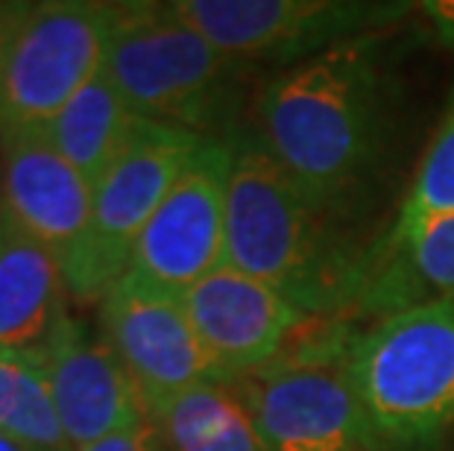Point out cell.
Masks as SVG:
<instances>
[{
    "mask_svg": "<svg viewBox=\"0 0 454 451\" xmlns=\"http://www.w3.org/2000/svg\"><path fill=\"white\" fill-rule=\"evenodd\" d=\"M247 132L317 206L346 217L384 159L390 80L384 33L357 35L261 85Z\"/></svg>",
    "mask_w": 454,
    "mask_h": 451,
    "instance_id": "cell-1",
    "label": "cell"
},
{
    "mask_svg": "<svg viewBox=\"0 0 454 451\" xmlns=\"http://www.w3.org/2000/svg\"><path fill=\"white\" fill-rule=\"evenodd\" d=\"M249 136L235 132L226 206V267L273 287L311 320L352 316L379 261Z\"/></svg>",
    "mask_w": 454,
    "mask_h": 451,
    "instance_id": "cell-2",
    "label": "cell"
},
{
    "mask_svg": "<svg viewBox=\"0 0 454 451\" xmlns=\"http://www.w3.org/2000/svg\"><path fill=\"white\" fill-rule=\"evenodd\" d=\"M349 372L384 451H434L454 439V293L370 323Z\"/></svg>",
    "mask_w": 454,
    "mask_h": 451,
    "instance_id": "cell-3",
    "label": "cell"
},
{
    "mask_svg": "<svg viewBox=\"0 0 454 451\" xmlns=\"http://www.w3.org/2000/svg\"><path fill=\"white\" fill-rule=\"evenodd\" d=\"M247 74L173 4H118L106 76L141 118L223 138Z\"/></svg>",
    "mask_w": 454,
    "mask_h": 451,
    "instance_id": "cell-4",
    "label": "cell"
},
{
    "mask_svg": "<svg viewBox=\"0 0 454 451\" xmlns=\"http://www.w3.org/2000/svg\"><path fill=\"white\" fill-rule=\"evenodd\" d=\"M355 334L343 320H328L231 384L267 451H384L349 372Z\"/></svg>",
    "mask_w": 454,
    "mask_h": 451,
    "instance_id": "cell-5",
    "label": "cell"
},
{
    "mask_svg": "<svg viewBox=\"0 0 454 451\" xmlns=\"http://www.w3.org/2000/svg\"><path fill=\"white\" fill-rule=\"evenodd\" d=\"M206 138L141 118L129 144L94 188L91 223L62 258L67 296L100 305L129 273L135 244Z\"/></svg>",
    "mask_w": 454,
    "mask_h": 451,
    "instance_id": "cell-6",
    "label": "cell"
},
{
    "mask_svg": "<svg viewBox=\"0 0 454 451\" xmlns=\"http://www.w3.org/2000/svg\"><path fill=\"white\" fill-rule=\"evenodd\" d=\"M182 21L244 68L287 71L357 35L384 33L413 4L381 0H173Z\"/></svg>",
    "mask_w": 454,
    "mask_h": 451,
    "instance_id": "cell-7",
    "label": "cell"
},
{
    "mask_svg": "<svg viewBox=\"0 0 454 451\" xmlns=\"http://www.w3.org/2000/svg\"><path fill=\"white\" fill-rule=\"evenodd\" d=\"M118 4H33L0 82V127H47L106 68Z\"/></svg>",
    "mask_w": 454,
    "mask_h": 451,
    "instance_id": "cell-8",
    "label": "cell"
},
{
    "mask_svg": "<svg viewBox=\"0 0 454 451\" xmlns=\"http://www.w3.org/2000/svg\"><path fill=\"white\" fill-rule=\"evenodd\" d=\"M98 308L103 340L138 387L147 416L188 390L231 384L200 343L182 293L127 273Z\"/></svg>",
    "mask_w": 454,
    "mask_h": 451,
    "instance_id": "cell-9",
    "label": "cell"
},
{
    "mask_svg": "<svg viewBox=\"0 0 454 451\" xmlns=\"http://www.w3.org/2000/svg\"><path fill=\"white\" fill-rule=\"evenodd\" d=\"M235 136L206 138L135 244L129 273L185 293L226 264V206Z\"/></svg>",
    "mask_w": 454,
    "mask_h": 451,
    "instance_id": "cell-10",
    "label": "cell"
},
{
    "mask_svg": "<svg viewBox=\"0 0 454 451\" xmlns=\"http://www.w3.org/2000/svg\"><path fill=\"white\" fill-rule=\"evenodd\" d=\"M94 188L47 127H0V220L65 258L91 223Z\"/></svg>",
    "mask_w": 454,
    "mask_h": 451,
    "instance_id": "cell-11",
    "label": "cell"
},
{
    "mask_svg": "<svg viewBox=\"0 0 454 451\" xmlns=\"http://www.w3.org/2000/svg\"><path fill=\"white\" fill-rule=\"evenodd\" d=\"M182 299L200 343L231 384L282 358L294 334L311 323L278 291L226 264L188 287Z\"/></svg>",
    "mask_w": 454,
    "mask_h": 451,
    "instance_id": "cell-12",
    "label": "cell"
},
{
    "mask_svg": "<svg viewBox=\"0 0 454 451\" xmlns=\"http://www.w3.org/2000/svg\"><path fill=\"white\" fill-rule=\"evenodd\" d=\"M56 416L71 451L147 422V408L109 343L62 314L42 346Z\"/></svg>",
    "mask_w": 454,
    "mask_h": 451,
    "instance_id": "cell-13",
    "label": "cell"
},
{
    "mask_svg": "<svg viewBox=\"0 0 454 451\" xmlns=\"http://www.w3.org/2000/svg\"><path fill=\"white\" fill-rule=\"evenodd\" d=\"M65 299L62 258L6 229L0 246V349H42L67 311Z\"/></svg>",
    "mask_w": 454,
    "mask_h": 451,
    "instance_id": "cell-14",
    "label": "cell"
},
{
    "mask_svg": "<svg viewBox=\"0 0 454 451\" xmlns=\"http://www.w3.org/2000/svg\"><path fill=\"white\" fill-rule=\"evenodd\" d=\"M449 293H454V214L425 223L399 246L379 249L370 284L352 316L379 323Z\"/></svg>",
    "mask_w": 454,
    "mask_h": 451,
    "instance_id": "cell-15",
    "label": "cell"
},
{
    "mask_svg": "<svg viewBox=\"0 0 454 451\" xmlns=\"http://www.w3.org/2000/svg\"><path fill=\"white\" fill-rule=\"evenodd\" d=\"M138 121L141 114H135L103 68L47 123V129L62 156L89 179L91 188H98L129 144Z\"/></svg>",
    "mask_w": 454,
    "mask_h": 451,
    "instance_id": "cell-16",
    "label": "cell"
},
{
    "mask_svg": "<svg viewBox=\"0 0 454 451\" xmlns=\"http://www.w3.org/2000/svg\"><path fill=\"white\" fill-rule=\"evenodd\" d=\"M173 451H267L231 384H208L150 414Z\"/></svg>",
    "mask_w": 454,
    "mask_h": 451,
    "instance_id": "cell-17",
    "label": "cell"
},
{
    "mask_svg": "<svg viewBox=\"0 0 454 451\" xmlns=\"http://www.w3.org/2000/svg\"><path fill=\"white\" fill-rule=\"evenodd\" d=\"M0 434L35 448L71 451L42 349H0Z\"/></svg>",
    "mask_w": 454,
    "mask_h": 451,
    "instance_id": "cell-18",
    "label": "cell"
},
{
    "mask_svg": "<svg viewBox=\"0 0 454 451\" xmlns=\"http://www.w3.org/2000/svg\"><path fill=\"white\" fill-rule=\"evenodd\" d=\"M446 214H454V100L449 114L440 123L437 136L431 138L428 150H425L408 197H404L390 232L381 237L379 249L404 244L425 223Z\"/></svg>",
    "mask_w": 454,
    "mask_h": 451,
    "instance_id": "cell-19",
    "label": "cell"
},
{
    "mask_svg": "<svg viewBox=\"0 0 454 451\" xmlns=\"http://www.w3.org/2000/svg\"><path fill=\"white\" fill-rule=\"evenodd\" d=\"M159 439H161L159 428L153 425V419H147V422H141V425L114 431V434L98 439V443L76 448V451H161Z\"/></svg>",
    "mask_w": 454,
    "mask_h": 451,
    "instance_id": "cell-20",
    "label": "cell"
},
{
    "mask_svg": "<svg viewBox=\"0 0 454 451\" xmlns=\"http://www.w3.org/2000/svg\"><path fill=\"white\" fill-rule=\"evenodd\" d=\"M30 9L33 4H24V0H0V82H4L9 53H12V44L18 33H21Z\"/></svg>",
    "mask_w": 454,
    "mask_h": 451,
    "instance_id": "cell-21",
    "label": "cell"
},
{
    "mask_svg": "<svg viewBox=\"0 0 454 451\" xmlns=\"http://www.w3.org/2000/svg\"><path fill=\"white\" fill-rule=\"evenodd\" d=\"M419 9L428 15L440 42L454 44V0H434V4H422Z\"/></svg>",
    "mask_w": 454,
    "mask_h": 451,
    "instance_id": "cell-22",
    "label": "cell"
},
{
    "mask_svg": "<svg viewBox=\"0 0 454 451\" xmlns=\"http://www.w3.org/2000/svg\"><path fill=\"white\" fill-rule=\"evenodd\" d=\"M0 451H47V448L27 446V443H21V439H12V437L0 434Z\"/></svg>",
    "mask_w": 454,
    "mask_h": 451,
    "instance_id": "cell-23",
    "label": "cell"
},
{
    "mask_svg": "<svg viewBox=\"0 0 454 451\" xmlns=\"http://www.w3.org/2000/svg\"><path fill=\"white\" fill-rule=\"evenodd\" d=\"M4 237H6V229H4V220H0V246H4Z\"/></svg>",
    "mask_w": 454,
    "mask_h": 451,
    "instance_id": "cell-24",
    "label": "cell"
}]
</instances>
